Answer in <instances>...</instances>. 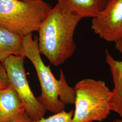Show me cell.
<instances>
[{
    "mask_svg": "<svg viewBox=\"0 0 122 122\" xmlns=\"http://www.w3.org/2000/svg\"><path fill=\"white\" fill-rule=\"evenodd\" d=\"M81 20L57 4L40 25L38 31L39 52L54 66L63 64L74 54V33Z\"/></svg>",
    "mask_w": 122,
    "mask_h": 122,
    "instance_id": "6da1fadb",
    "label": "cell"
},
{
    "mask_svg": "<svg viewBox=\"0 0 122 122\" xmlns=\"http://www.w3.org/2000/svg\"><path fill=\"white\" fill-rule=\"evenodd\" d=\"M22 56L28 58L35 68L41 89L38 99L46 110L54 114L65 110L66 105L74 104V88L67 83L61 69L60 78L57 79L50 66L44 64L39 52L38 38L35 37L33 39L32 34L23 37Z\"/></svg>",
    "mask_w": 122,
    "mask_h": 122,
    "instance_id": "7a4b0ae2",
    "label": "cell"
},
{
    "mask_svg": "<svg viewBox=\"0 0 122 122\" xmlns=\"http://www.w3.org/2000/svg\"><path fill=\"white\" fill-rule=\"evenodd\" d=\"M51 9L43 0H0V27L24 37L38 31Z\"/></svg>",
    "mask_w": 122,
    "mask_h": 122,
    "instance_id": "3957f363",
    "label": "cell"
},
{
    "mask_svg": "<svg viewBox=\"0 0 122 122\" xmlns=\"http://www.w3.org/2000/svg\"><path fill=\"white\" fill-rule=\"evenodd\" d=\"M73 88L75 109L72 122H100L109 116L112 92L104 81L84 79Z\"/></svg>",
    "mask_w": 122,
    "mask_h": 122,
    "instance_id": "277c9868",
    "label": "cell"
},
{
    "mask_svg": "<svg viewBox=\"0 0 122 122\" xmlns=\"http://www.w3.org/2000/svg\"><path fill=\"white\" fill-rule=\"evenodd\" d=\"M25 57L12 55L3 62L10 85L19 96L25 111L32 121L44 118L46 109L36 98L27 78L24 66Z\"/></svg>",
    "mask_w": 122,
    "mask_h": 122,
    "instance_id": "5b68a950",
    "label": "cell"
},
{
    "mask_svg": "<svg viewBox=\"0 0 122 122\" xmlns=\"http://www.w3.org/2000/svg\"><path fill=\"white\" fill-rule=\"evenodd\" d=\"M92 29L100 38L115 42L122 37V0H109L104 10L92 18Z\"/></svg>",
    "mask_w": 122,
    "mask_h": 122,
    "instance_id": "8992f818",
    "label": "cell"
},
{
    "mask_svg": "<svg viewBox=\"0 0 122 122\" xmlns=\"http://www.w3.org/2000/svg\"><path fill=\"white\" fill-rule=\"evenodd\" d=\"M61 9L81 18L96 17L105 9L109 0H57Z\"/></svg>",
    "mask_w": 122,
    "mask_h": 122,
    "instance_id": "52a82bcc",
    "label": "cell"
},
{
    "mask_svg": "<svg viewBox=\"0 0 122 122\" xmlns=\"http://www.w3.org/2000/svg\"><path fill=\"white\" fill-rule=\"evenodd\" d=\"M24 111L22 101L10 85L0 89V122H11Z\"/></svg>",
    "mask_w": 122,
    "mask_h": 122,
    "instance_id": "ba28073f",
    "label": "cell"
},
{
    "mask_svg": "<svg viewBox=\"0 0 122 122\" xmlns=\"http://www.w3.org/2000/svg\"><path fill=\"white\" fill-rule=\"evenodd\" d=\"M105 61L109 67L114 86L110 102L111 110L118 114L122 119V59L116 60L106 50Z\"/></svg>",
    "mask_w": 122,
    "mask_h": 122,
    "instance_id": "9c48e42d",
    "label": "cell"
},
{
    "mask_svg": "<svg viewBox=\"0 0 122 122\" xmlns=\"http://www.w3.org/2000/svg\"><path fill=\"white\" fill-rule=\"evenodd\" d=\"M23 37L0 27V62L12 55H22Z\"/></svg>",
    "mask_w": 122,
    "mask_h": 122,
    "instance_id": "30bf717a",
    "label": "cell"
},
{
    "mask_svg": "<svg viewBox=\"0 0 122 122\" xmlns=\"http://www.w3.org/2000/svg\"><path fill=\"white\" fill-rule=\"evenodd\" d=\"M74 114L73 110L70 112H66L65 110L53 115L47 118H42L37 121L32 122H72V118Z\"/></svg>",
    "mask_w": 122,
    "mask_h": 122,
    "instance_id": "8fae6325",
    "label": "cell"
},
{
    "mask_svg": "<svg viewBox=\"0 0 122 122\" xmlns=\"http://www.w3.org/2000/svg\"><path fill=\"white\" fill-rule=\"evenodd\" d=\"M6 71L3 63L0 62V89H4L10 86Z\"/></svg>",
    "mask_w": 122,
    "mask_h": 122,
    "instance_id": "7c38bea8",
    "label": "cell"
},
{
    "mask_svg": "<svg viewBox=\"0 0 122 122\" xmlns=\"http://www.w3.org/2000/svg\"><path fill=\"white\" fill-rule=\"evenodd\" d=\"M11 122H32V121L25 112L24 111Z\"/></svg>",
    "mask_w": 122,
    "mask_h": 122,
    "instance_id": "4fadbf2b",
    "label": "cell"
},
{
    "mask_svg": "<svg viewBox=\"0 0 122 122\" xmlns=\"http://www.w3.org/2000/svg\"><path fill=\"white\" fill-rule=\"evenodd\" d=\"M115 43L116 49L118 52L122 53V37Z\"/></svg>",
    "mask_w": 122,
    "mask_h": 122,
    "instance_id": "5bb4252c",
    "label": "cell"
},
{
    "mask_svg": "<svg viewBox=\"0 0 122 122\" xmlns=\"http://www.w3.org/2000/svg\"><path fill=\"white\" fill-rule=\"evenodd\" d=\"M113 122H122V119H114L113 121Z\"/></svg>",
    "mask_w": 122,
    "mask_h": 122,
    "instance_id": "9a60e30c",
    "label": "cell"
},
{
    "mask_svg": "<svg viewBox=\"0 0 122 122\" xmlns=\"http://www.w3.org/2000/svg\"><path fill=\"white\" fill-rule=\"evenodd\" d=\"M24 0V1H28V0Z\"/></svg>",
    "mask_w": 122,
    "mask_h": 122,
    "instance_id": "2e32d148",
    "label": "cell"
}]
</instances>
